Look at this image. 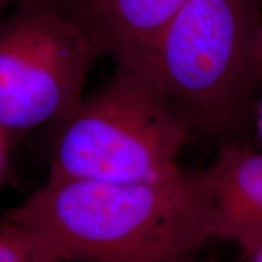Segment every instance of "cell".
Returning <instances> with one entry per match:
<instances>
[{"instance_id": "cell-1", "label": "cell", "mask_w": 262, "mask_h": 262, "mask_svg": "<svg viewBox=\"0 0 262 262\" xmlns=\"http://www.w3.org/2000/svg\"><path fill=\"white\" fill-rule=\"evenodd\" d=\"M5 217L64 262H186L214 239L195 172L48 181Z\"/></svg>"}, {"instance_id": "cell-2", "label": "cell", "mask_w": 262, "mask_h": 262, "mask_svg": "<svg viewBox=\"0 0 262 262\" xmlns=\"http://www.w3.org/2000/svg\"><path fill=\"white\" fill-rule=\"evenodd\" d=\"M49 178L152 181L182 170L193 129L145 68L116 63L97 91L51 126Z\"/></svg>"}, {"instance_id": "cell-3", "label": "cell", "mask_w": 262, "mask_h": 262, "mask_svg": "<svg viewBox=\"0 0 262 262\" xmlns=\"http://www.w3.org/2000/svg\"><path fill=\"white\" fill-rule=\"evenodd\" d=\"M148 72L192 127L235 125L262 84V0H186Z\"/></svg>"}, {"instance_id": "cell-4", "label": "cell", "mask_w": 262, "mask_h": 262, "mask_svg": "<svg viewBox=\"0 0 262 262\" xmlns=\"http://www.w3.org/2000/svg\"><path fill=\"white\" fill-rule=\"evenodd\" d=\"M102 51L63 0H26L0 19V135L52 126L84 97Z\"/></svg>"}, {"instance_id": "cell-5", "label": "cell", "mask_w": 262, "mask_h": 262, "mask_svg": "<svg viewBox=\"0 0 262 262\" xmlns=\"http://www.w3.org/2000/svg\"><path fill=\"white\" fill-rule=\"evenodd\" d=\"M214 239L243 250L262 235V153L224 146L208 168L195 172Z\"/></svg>"}, {"instance_id": "cell-6", "label": "cell", "mask_w": 262, "mask_h": 262, "mask_svg": "<svg viewBox=\"0 0 262 262\" xmlns=\"http://www.w3.org/2000/svg\"><path fill=\"white\" fill-rule=\"evenodd\" d=\"M103 55L148 71L157 41L186 0H63Z\"/></svg>"}, {"instance_id": "cell-7", "label": "cell", "mask_w": 262, "mask_h": 262, "mask_svg": "<svg viewBox=\"0 0 262 262\" xmlns=\"http://www.w3.org/2000/svg\"><path fill=\"white\" fill-rule=\"evenodd\" d=\"M0 262H64L47 245L8 219L0 220Z\"/></svg>"}, {"instance_id": "cell-8", "label": "cell", "mask_w": 262, "mask_h": 262, "mask_svg": "<svg viewBox=\"0 0 262 262\" xmlns=\"http://www.w3.org/2000/svg\"><path fill=\"white\" fill-rule=\"evenodd\" d=\"M247 262H262V235L242 250Z\"/></svg>"}, {"instance_id": "cell-9", "label": "cell", "mask_w": 262, "mask_h": 262, "mask_svg": "<svg viewBox=\"0 0 262 262\" xmlns=\"http://www.w3.org/2000/svg\"><path fill=\"white\" fill-rule=\"evenodd\" d=\"M26 0H0V15L9 8H16V6L22 4Z\"/></svg>"}, {"instance_id": "cell-10", "label": "cell", "mask_w": 262, "mask_h": 262, "mask_svg": "<svg viewBox=\"0 0 262 262\" xmlns=\"http://www.w3.org/2000/svg\"><path fill=\"white\" fill-rule=\"evenodd\" d=\"M258 130H260V134L262 137V103H261L260 111H258Z\"/></svg>"}, {"instance_id": "cell-11", "label": "cell", "mask_w": 262, "mask_h": 262, "mask_svg": "<svg viewBox=\"0 0 262 262\" xmlns=\"http://www.w3.org/2000/svg\"><path fill=\"white\" fill-rule=\"evenodd\" d=\"M186 262H216L215 260H201V261H192V260H188Z\"/></svg>"}]
</instances>
